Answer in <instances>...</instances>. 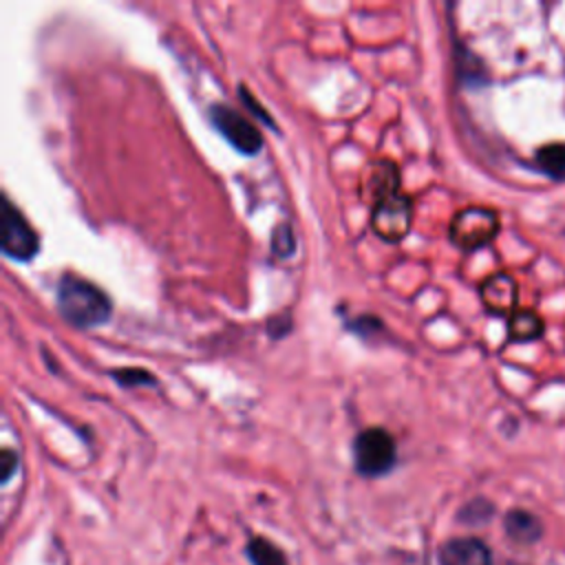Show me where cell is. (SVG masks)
Masks as SVG:
<instances>
[{
    "label": "cell",
    "instance_id": "13",
    "mask_svg": "<svg viewBox=\"0 0 565 565\" xmlns=\"http://www.w3.org/2000/svg\"><path fill=\"white\" fill-rule=\"evenodd\" d=\"M247 556L252 561V565H287L285 554L267 539L263 536H254L247 543Z\"/></svg>",
    "mask_w": 565,
    "mask_h": 565
},
{
    "label": "cell",
    "instance_id": "15",
    "mask_svg": "<svg viewBox=\"0 0 565 565\" xmlns=\"http://www.w3.org/2000/svg\"><path fill=\"white\" fill-rule=\"evenodd\" d=\"M271 247L278 256H291L296 252V238H294V232L289 225H278L274 230V236H271Z\"/></svg>",
    "mask_w": 565,
    "mask_h": 565
},
{
    "label": "cell",
    "instance_id": "4",
    "mask_svg": "<svg viewBox=\"0 0 565 565\" xmlns=\"http://www.w3.org/2000/svg\"><path fill=\"white\" fill-rule=\"evenodd\" d=\"M210 119L214 128L225 137V141L238 150L241 154H258L263 148V135L256 124H252L249 117L238 113L232 106L214 104L210 110Z\"/></svg>",
    "mask_w": 565,
    "mask_h": 565
},
{
    "label": "cell",
    "instance_id": "7",
    "mask_svg": "<svg viewBox=\"0 0 565 565\" xmlns=\"http://www.w3.org/2000/svg\"><path fill=\"white\" fill-rule=\"evenodd\" d=\"M362 192L377 203L384 196L399 192V170L391 159L373 161L362 177Z\"/></svg>",
    "mask_w": 565,
    "mask_h": 565
},
{
    "label": "cell",
    "instance_id": "12",
    "mask_svg": "<svg viewBox=\"0 0 565 565\" xmlns=\"http://www.w3.org/2000/svg\"><path fill=\"white\" fill-rule=\"evenodd\" d=\"M534 161L543 174L565 181V143H547L539 148Z\"/></svg>",
    "mask_w": 565,
    "mask_h": 565
},
{
    "label": "cell",
    "instance_id": "11",
    "mask_svg": "<svg viewBox=\"0 0 565 565\" xmlns=\"http://www.w3.org/2000/svg\"><path fill=\"white\" fill-rule=\"evenodd\" d=\"M543 333L541 318L530 309H516L508 316V335L514 342H527L536 340Z\"/></svg>",
    "mask_w": 565,
    "mask_h": 565
},
{
    "label": "cell",
    "instance_id": "2",
    "mask_svg": "<svg viewBox=\"0 0 565 565\" xmlns=\"http://www.w3.org/2000/svg\"><path fill=\"white\" fill-rule=\"evenodd\" d=\"M355 470L364 477H382L397 461V446L384 428H366L353 441Z\"/></svg>",
    "mask_w": 565,
    "mask_h": 565
},
{
    "label": "cell",
    "instance_id": "14",
    "mask_svg": "<svg viewBox=\"0 0 565 565\" xmlns=\"http://www.w3.org/2000/svg\"><path fill=\"white\" fill-rule=\"evenodd\" d=\"M110 377H113L117 384L128 386V388L143 386V384H148V386H154V384H157V380H154V375H152L150 371H146V369H137V366L113 369V371H110Z\"/></svg>",
    "mask_w": 565,
    "mask_h": 565
},
{
    "label": "cell",
    "instance_id": "17",
    "mask_svg": "<svg viewBox=\"0 0 565 565\" xmlns=\"http://www.w3.org/2000/svg\"><path fill=\"white\" fill-rule=\"evenodd\" d=\"M238 95H241L243 104H245V106H247V108H249V110H252V113H254V115H256L260 121H265L269 128H276V126H274V119H271V117H269V115H267V113L260 108V104H258V102L252 97V93H249L245 86H241Z\"/></svg>",
    "mask_w": 565,
    "mask_h": 565
},
{
    "label": "cell",
    "instance_id": "1",
    "mask_svg": "<svg viewBox=\"0 0 565 565\" xmlns=\"http://www.w3.org/2000/svg\"><path fill=\"white\" fill-rule=\"evenodd\" d=\"M55 300L60 316L77 329L99 327L108 322L113 313V302L108 294L99 289L95 282L73 274L62 276V280L57 282Z\"/></svg>",
    "mask_w": 565,
    "mask_h": 565
},
{
    "label": "cell",
    "instance_id": "6",
    "mask_svg": "<svg viewBox=\"0 0 565 565\" xmlns=\"http://www.w3.org/2000/svg\"><path fill=\"white\" fill-rule=\"evenodd\" d=\"M2 252L4 256L26 263L40 249V238L22 212L11 203L9 196L2 199Z\"/></svg>",
    "mask_w": 565,
    "mask_h": 565
},
{
    "label": "cell",
    "instance_id": "8",
    "mask_svg": "<svg viewBox=\"0 0 565 565\" xmlns=\"http://www.w3.org/2000/svg\"><path fill=\"white\" fill-rule=\"evenodd\" d=\"M441 565H492L488 545L479 539H450L439 550Z\"/></svg>",
    "mask_w": 565,
    "mask_h": 565
},
{
    "label": "cell",
    "instance_id": "9",
    "mask_svg": "<svg viewBox=\"0 0 565 565\" xmlns=\"http://www.w3.org/2000/svg\"><path fill=\"white\" fill-rule=\"evenodd\" d=\"M481 300L488 311L510 316L516 311V282L508 274H494L481 285Z\"/></svg>",
    "mask_w": 565,
    "mask_h": 565
},
{
    "label": "cell",
    "instance_id": "3",
    "mask_svg": "<svg viewBox=\"0 0 565 565\" xmlns=\"http://www.w3.org/2000/svg\"><path fill=\"white\" fill-rule=\"evenodd\" d=\"M499 232V214L490 207H463L459 210L452 221L448 236L452 245H457L463 252L479 249L488 245Z\"/></svg>",
    "mask_w": 565,
    "mask_h": 565
},
{
    "label": "cell",
    "instance_id": "5",
    "mask_svg": "<svg viewBox=\"0 0 565 565\" xmlns=\"http://www.w3.org/2000/svg\"><path fill=\"white\" fill-rule=\"evenodd\" d=\"M411 225H413V201L408 194L395 192L373 203L371 227L380 238L388 243H397L411 232Z\"/></svg>",
    "mask_w": 565,
    "mask_h": 565
},
{
    "label": "cell",
    "instance_id": "18",
    "mask_svg": "<svg viewBox=\"0 0 565 565\" xmlns=\"http://www.w3.org/2000/svg\"><path fill=\"white\" fill-rule=\"evenodd\" d=\"M15 466H18V457H15L9 448H4V450H2V481H9V479H11Z\"/></svg>",
    "mask_w": 565,
    "mask_h": 565
},
{
    "label": "cell",
    "instance_id": "10",
    "mask_svg": "<svg viewBox=\"0 0 565 565\" xmlns=\"http://www.w3.org/2000/svg\"><path fill=\"white\" fill-rule=\"evenodd\" d=\"M505 532L510 539L521 543H534L541 539V521L525 512V510H512L505 514Z\"/></svg>",
    "mask_w": 565,
    "mask_h": 565
},
{
    "label": "cell",
    "instance_id": "16",
    "mask_svg": "<svg viewBox=\"0 0 565 565\" xmlns=\"http://www.w3.org/2000/svg\"><path fill=\"white\" fill-rule=\"evenodd\" d=\"M492 514V505L483 499H477V501H470L463 510H461V516L468 519V523H477V521H483Z\"/></svg>",
    "mask_w": 565,
    "mask_h": 565
}]
</instances>
